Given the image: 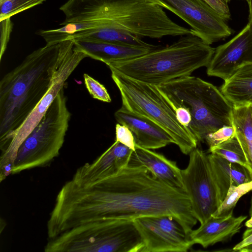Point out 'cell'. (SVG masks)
<instances>
[{
    "mask_svg": "<svg viewBox=\"0 0 252 252\" xmlns=\"http://www.w3.org/2000/svg\"><path fill=\"white\" fill-rule=\"evenodd\" d=\"M158 216L173 218L188 235L197 221L185 191L154 178L143 167L127 166L89 187L67 182L57 196L49 221L59 234L97 220Z\"/></svg>",
    "mask_w": 252,
    "mask_h": 252,
    "instance_id": "6da1fadb",
    "label": "cell"
},
{
    "mask_svg": "<svg viewBox=\"0 0 252 252\" xmlns=\"http://www.w3.org/2000/svg\"><path fill=\"white\" fill-rule=\"evenodd\" d=\"M60 10L65 15L60 25L86 21L88 31L113 29L140 38L194 35L150 0H68Z\"/></svg>",
    "mask_w": 252,
    "mask_h": 252,
    "instance_id": "7a4b0ae2",
    "label": "cell"
},
{
    "mask_svg": "<svg viewBox=\"0 0 252 252\" xmlns=\"http://www.w3.org/2000/svg\"><path fill=\"white\" fill-rule=\"evenodd\" d=\"M61 42L28 55L0 81V138L16 129L49 89L60 58Z\"/></svg>",
    "mask_w": 252,
    "mask_h": 252,
    "instance_id": "3957f363",
    "label": "cell"
},
{
    "mask_svg": "<svg viewBox=\"0 0 252 252\" xmlns=\"http://www.w3.org/2000/svg\"><path fill=\"white\" fill-rule=\"evenodd\" d=\"M214 52L215 48L200 37L189 34L182 36L170 45L107 66L110 70L158 86L207 67Z\"/></svg>",
    "mask_w": 252,
    "mask_h": 252,
    "instance_id": "277c9868",
    "label": "cell"
},
{
    "mask_svg": "<svg viewBox=\"0 0 252 252\" xmlns=\"http://www.w3.org/2000/svg\"><path fill=\"white\" fill-rule=\"evenodd\" d=\"M173 107H181L189 114L188 129L198 142L224 126H233V106L217 87L191 75L157 86Z\"/></svg>",
    "mask_w": 252,
    "mask_h": 252,
    "instance_id": "5b68a950",
    "label": "cell"
},
{
    "mask_svg": "<svg viewBox=\"0 0 252 252\" xmlns=\"http://www.w3.org/2000/svg\"><path fill=\"white\" fill-rule=\"evenodd\" d=\"M133 220H100L78 225L48 240L46 252H142Z\"/></svg>",
    "mask_w": 252,
    "mask_h": 252,
    "instance_id": "8992f818",
    "label": "cell"
},
{
    "mask_svg": "<svg viewBox=\"0 0 252 252\" xmlns=\"http://www.w3.org/2000/svg\"><path fill=\"white\" fill-rule=\"evenodd\" d=\"M111 71V77L121 94L122 106L163 128L183 154L189 155L197 148L196 138L179 121L173 106L157 86L134 80L115 70Z\"/></svg>",
    "mask_w": 252,
    "mask_h": 252,
    "instance_id": "52a82bcc",
    "label": "cell"
},
{
    "mask_svg": "<svg viewBox=\"0 0 252 252\" xmlns=\"http://www.w3.org/2000/svg\"><path fill=\"white\" fill-rule=\"evenodd\" d=\"M71 116L63 88L19 148L12 174L44 166L57 157L63 144Z\"/></svg>",
    "mask_w": 252,
    "mask_h": 252,
    "instance_id": "ba28073f",
    "label": "cell"
},
{
    "mask_svg": "<svg viewBox=\"0 0 252 252\" xmlns=\"http://www.w3.org/2000/svg\"><path fill=\"white\" fill-rule=\"evenodd\" d=\"M86 57L85 53L76 48L73 40L61 42L59 62L47 93L19 127L0 138V182L12 174L20 145L42 119L69 76Z\"/></svg>",
    "mask_w": 252,
    "mask_h": 252,
    "instance_id": "9c48e42d",
    "label": "cell"
},
{
    "mask_svg": "<svg viewBox=\"0 0 252 252\" xmlns=\"http://www.w3.org/2000/svg\"><path fill=\"white\" fill-rule=\"evenodd\" d=\"M189 156L187 167L182 170L184 190L194 216L202 224L217 211L222 200L208 154L196 148Z\"/></svg>",
    "mask_w": 252,
    "mask_h": 252,
    "instance_id": "30bf717a",
    "label": "cell"
},
{
    "mask_svg": "<svg viewBox=\"0 0 252 252\" xmlns=\"http://www.w3.org/2000/svg\"><path fill=\"white\" fill-rule=\"evenodd\" d=\"M180 17L211 45L232 33L226 21L204 0H150Z\"/></svg>",
    "mask_w": 252,
    "mask_h": 252,
    "instance_id": "8fae6325",
    "label": "cell"
},
{
    "mask_svg": "<svg viewBox=\"0 0 252 252\" xmlns=\"http://www.w3.org/2000/svg\"><path fill=\"white\" fill-rule=\"evenodd\" d=\"M142 239V252H186L192 246L180 223L168 216L141 217L133 220Z\"/></svg>",
    "mask_w": 252,
    "mask_h": 252,
    "instance_id": "7c38bea8",
    "label": "cell"
},
{
    "mask_svg": "<svg viewBox=\"0 0 252 252\" xmlns=\"http://www.w3.org/2000/svg\"><path fill=\"white\" fill-rule=\"evenodd\" d=\"M252 62V25H247L227 42L215 48L207 66L208 76L229 78L243 64Z\"/></svg>",
    "mask_w": 252,
    "mask_h": 252,
    "instance_id": "4fadbf2b",
    "label": "cell"
},
{
    "mask_svg": "<svg viewBox=\"0 0 252 252\" xmlns=\"http://www.w3.org/2000/svg\"><path fill=\"white\" fill-rule=\"evenodd\" d=\"M132 150L115 140L92 163L80 167L71 179L82 187H89L115 176L127 166Z\"/></svg>",
    "mask_w": 252,
    "mask_h": 252,
    "instance_id": "5bb4252c",
    "label": "cell"
},
{
    "mask_svg": "<svg viewBox=\"0 0 252 252\" xmlns=\"http://www.w3.org/2000/svg\"><path fill=\"white\" fill-rule=\"evenodd\" d=\"M114 116L118 123L125 125L132 131L137 146L151 150L175 143L170 134L159 126L123 106Z\"/></svg>",
    "mask_w": 252,
    "mask_h": 252,
    "instance_id": "9a60e30c",
    "label": "cell"
},
{
    "mask_svg": "<svg viewBox=\"0 0 252 252\" xmlns=\"http://www.w3.org/2000/svg\"><path fill=\"white\" fill-rule=\"evenodd\" d=\"M128 166L143 167L155 178L174 188L184 190L182 170L176 162L150 149L136 146Z\"/></svg>",
    "mask_w": 252,
    "mask_h": 252,
    "instance_id": "2e32d148",
    "label": "cell"
},
{
    "mask_svg": "<svg viewBox=\"0 0 252 252\" xmlns=\"http://www.w3.org/2000/svg\"><path fill=\"white\" fill-rule=\"evenodd\" d=\"M246 216L234 217L233 213L222 217L211 216L196 229L188 235L191 245H200L204 248L230 240L239 233Z\"/></svg>",
    "mask_w": 252,
    "mask_h": 252,
    "instance_id": "e0dca14e",
    "label": "cell"
},
{
    "mask_svg": "<svg viewBox=\"0 0 252 252\" xmlns=\"http://www.w3.org/2000/svg\"><path fill=\"white\" fill-rule=\"evenodd\" d=\"M76 48L88 57L105 63L129 60L143 55L152 49L117 43L73 39Z\"/></svg>",
    "mask_w": 252,
    "mask_h": 252,
    "instance_id": "ac0fdd59",
    "label": "cell"
},
{
    "mask_svg": "<svg viewBox=\"0 0 252 252\" xmlns=\"http://www.w3.org/2000/svg\"><path fill=\"white\" fill-rule=\"evenodd\" d=\"M208 156L222 201L230 185L238 186L252 180V174L244 166L215 154L210 153Z\"/></svg>",
    "mask_w": 252,
    "mask_h": 252,
    "instance_id": "d6986e66",
    "label": "cell"
},
{
    "mask_svg": "<svg viewBox=\"0 0 252 252\" xmlns=\"http://www.w3.org/2000/svg\"><path fill=\"white\" fill-rule=\"evenodd\" d=\"M220 90L233 107L252 102V62L239 67Z\"/></svg>",
    "mask_w": 252,
    "mask_h": 252,
    "instance_id": "ffe728a7",
    "label": "cell"
},
{
    "mask_svg": "<svg viewBox=\"0 0 252 252\" xmlns=\"http://www.w3.org/2000/svg\"><path fill=\"white\" fill-rule=\"evenodd\" d=\"M232 123L252 172V102L233 107Z\"/></svg>",
    "mask_w": 252,
    "mask_h": 252,
    "instance_id": "44dd1931",
    "label": "cell"
},
{
    "mask_svg": "<svg viewBox=\"0 0 252 252\" xmlns=\"http://www.w3.org/2000/svg\"><path fill=\"white\" fill-rule=\"evenodd\" d=\"M68 39L100 41L155 49L159 46L147 43L138 37L113 29H101L74 34Z\"/></svg>",
    "mask_w": 252,
    "mask_h": 252,
    "instance_id": "7402d4cb",
    "label": "cell"
},
{
    "mask_svg": "<svg viewBox=\"0 0 252 252\" xmlns=\"http://www.w3.org/2000/svg\"><path fill=\"white\" fill-rule=\"evenodd\" d=\"M208 152L217 154L230 162L244 166L252 175L245 153L235 136L217 145L210 147Z\"/></svg>",
    "mask_w": 252,
    "mask_h": 252,
    "instance_id": "603a6c76",
    "label": "cell"
},
{
    "mask_svg": "<svg viewBox=\"0 0 252 252\" xmlns=\"http://www.w3.org/2000/svg\"><path fill=\"white\" fill-rule=\"evenodd\" d=\"M252 190V180L238 186L230 185L226 196L217 211L212 215L222 217L233 213L240 198Z\"/></svg>",
    "mask_w": 252,
    "mask_h": 252,
    "instance_id": "cb8c5ba5",
    "label": "cell"
},
{
    "mask_svg": "<svg viewBox=\"0 0 252 252\" xmlns=\"http://www.w3.org/2000/svg\"><path fill=\"white\" fill-rule=\"evenodd\" d=\"M46 0H0V21L42 4Z\"/></svg>",
    "mask_w": 252,
    "mask_h": 252,
    "instance_id": "d4e9b609",
    "label": "cell"
},
{
    "mask_svg": "<svg viewBox=\"0 0 252 252\" xmlns=\"http://www.w3.org/2000/svg\"><path fill=\"white\" fill-rule=\"evenodd\" d=\"M83 77L85 86L94 98L105 102L111 101L107 90L102 84L86 73L84 74Z\"/></svg>",
    "mask_w": 252,
    "mask_h": 252,
    "instance_id": "484cf974",
    "label": "cell"
},
{
    "mask_svg": "<svg viewBox=\"0 0 252 252\" xmlns=\"http://www.w3.org/2000/svg\"><path fill=\"white\" fill-rule=\"evenodd\" d=\"M234 126H224L207 134L205 141L209 148L217 145L235 136Z\"/></svg>",
    "mask_w": 252,
    "mask_h": 252,
    "instance_id": "4316f807",
    "label": "cell"
},
{
    "mask_svg": "<svg viewBox=\"0 0 252 252\" xmlns=\"http://www.w3.org/2000/svg\"><path fill=\"white\" fill-rule=\"evenodd\" d=\"M116 141L120 142L132 151L136 148L134 137L132 131L126 126L117 123L115 126Z\"/></svg>",
    "mask_w": 252,
    "mask_h": 252,
    "instance_id": "83f0119b",
    "label": "cell"
},
{
    "mask_svg": "<svg viewBox=\"0 0 252 252\" xmlns=\"http://www.w3.org/2000/svg\"><path fill=\"white\" fill-rule=\"evenodd\" d=\"M0 23V61H1L2 56L6 49L10 35L12 30L13 24L10 18L2 21Z\"/></svg>",
    "mask_w": 252,
    "mask_h": 252,
    "instance_id": "f1b7e54d",
    "label": "cell"
},
{
    "mask_svg": "<svg viewBox=\"0 0 252 252\" xmlns=\"http://www.w3.org/2000/svg\"><path fill=\"white\" fill-rule=\"evenodd\" d=\"M226 21L229 19L231 14L228 3L231 0H204Z\"/></svg>",
    "mask_w": 252,
    "mask_h": 252,
    "instance_id": "f546056e",
    "label": "cell"
},
{
    "mask_svg": "<svg viewBox=\"0 0 252 252\" xmlns=\"http://www.w3.org/2000/svg\"><path fill=\"white\" fill-rule=\"evenodd\" d=\"M251 244H252V228H249L243 233L242 241L233 247L232 251L239 252Z\"/></svg>",
    "mask_w": 252,
    "mask_h": 252,
    "instance_id": "4dcf8cb0",
    "label": "cell"
},
{
    "mask_svg": "<svg viewBox=\"0 0 252 252\" xmlns=\"http://www.w3.org/2000/svg\"><path fill=\"white\" fill-rule=\"evenodd\" d=\"M247 2L249 8V22L252 25V0H245Z\"/></svg>",
    "mask_w": 252,
    "mask_h": 252,
    "instance_id": "1f68e13d",
    "label": "cell"
},
{
    "mask_svg": "<svg viewBox=\"0 0 252 252\" xmlns=\"http://www.w3.org/2000/svg\"><path fill=\"white\" fill-rule=\"evenodd\" d=\"M239 252H252V244H251V245L243 248Z\"/></svg>",
    "mask_w": 252,
    "mask_h": 252,
    "instance_id": "d6a6232c",
    "label": "cell"
},
{
    "mask_svg": "<svg viewBox=\"0 0 252 252\" xmlns=\"http://www.w3.org/2000/svg\"><path fill=\"white\" fill-rule=\"evenodd\" d=\"M245 225L248 228H252V217L246 222Z\"/></svg>",
    "mask_w": 252,
    "mask_h": 252,
    "instance_id": "836d02e7",
    "label": "cell"
}]
</instances>
